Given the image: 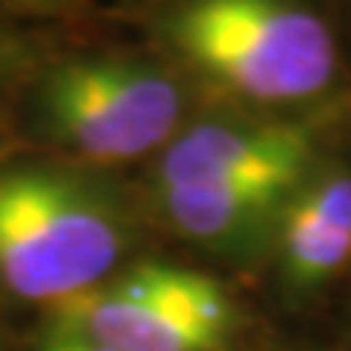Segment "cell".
<instances>
[{"mask_svg":"<svg viewBox=\"0 0 351 351\" xmlns=\"http://www.w3.org/2000/svg\"><path fill=\"white\" fill-rule=\"evenodd\" d=\"M152 36L208 108L307 114L351 100L339 0H164Z\"/></svg>","mask_w":351,"mask_h":351,"instance_id":"cell-1","label":"cell"},{"mask_svg":"<svg viewBox=\"0 0 351 351\" xmlns=\"http://www.w3.org/2000/svg\"><path fill=\"white\" fill-rule=\"evenodd\" d=\"M132 223L120 196L62 167L0 170V284L59 304L114 276Z\"/></svg>","mask_w":351,"mask_h":351,"instance_id":"cell-2","label":"cell"},{"mask_svg":"<svg viewBox=\"0 0 351 351\" xmlns=\"http://www.w3.org/2000/svg\"><path fill=\"white\" fill-rule=\"evenodd\" d=\"M202 108L199 91L161 53L76 56L38 91L47 135L100 167L156 158Z\"/></svg>","mask_w":351,"mask_h":351,"instance_id":"cell-3","label":"cell"},{"mask_svg":"<svg viewBox=\"0 0 351 351\" xmlns=\"http://www.w3.org/2000/svg\"><path fill=\"white\" fill-rule=\"evenodd\" d=\"M351 138V100L307 114L202 108L152 161L149 188L211 184L290 196Z\"/></svg>","mask_w":351,"mask_h":351,"instance_id":"cell-4","label":"cell"},{"mask_svg":"<svg viewBox=\"0 0 351 351\" xmlns=\"http://www.w3.org/2000/svg\"><path fill=\"white\" fill-rule=\"evenodd\" d=\"M237 319L217 278L170 261H138L50 307V331L108 351H223Z\"/></svg>","mask_w":351,"mask_h":351,"instance_id":"cell-5","label":"cell"},{"mask_svg":"<svg viewBox=\"0 0 351 351\" xmlns=\"http://www.w3.org/2000/svg\"><path fill=\"white\" fill-rule=\"evenodd\" d=\"M278 287L313 299L351 267V149L339 147L284 202L269 240Z\"/></svg>","mask_w":351,"mask_h":351,"instance_id":"cell-6","label":"cell"},{"mask_svg":"<svg viewBox=\"0 0 351 351\" xmlns=\"http://www.w3.org/2000/svg\"><path fill=\"white\" fill-rule=\"evenodd\" d=\"M287 199L281 193L211 184L152 188V202L176 234L223 255L267 252Z\"/></svg>","mask_w":351,"mask_h":351,"instance_id":"cell-7","label":"cell"},{"mask_svg":"<svg viewBox=\"0 0 351 351\" xmlns=\"http://www.w3.org/2000/svg\"><path fill=\"white\" fill-rule=\"evenodd\" d=\"M41 351H108V348L94 343V339H88V337H80V334L50 331L47 343L41 346Z\"/></svg>","mask_w":351,"mask_h":351,"instance_id":"cell-8","label":"cell"},{"mask_svg":"<svg viewBox=\"0 0 351 351\" xmlns=\"http://www.w3.org/2000/svg\"><path fill=\"white\" fill-rule=\"evenodd\" d=\"M339 9H343V21H346V32L351 36V0H339Z\"/></svg>","mask_w":351,"mask_h":351,"instance_id":"cell-9","label":"cell"}]
</instances>
